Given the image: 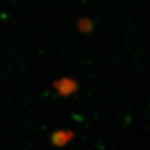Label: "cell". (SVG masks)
I'll list each match as a JSON object with an SVG mask.
<instances>
[]
</instances>
